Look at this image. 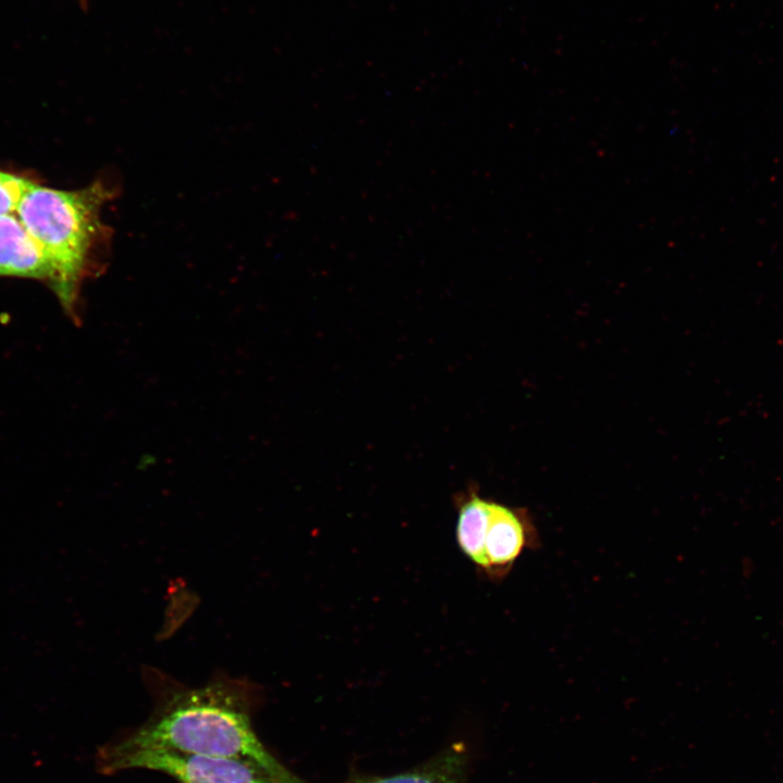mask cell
<instances>
[{"label": "cell", "instance_id": "cell-1", "mask_svg": "<svg viewBox=\"0 0 783 783\" xmlns=\"http://www.w3.org/2000/svg\"><path fill=\"white\" fill-rule=\"evenodd\" d=\"M148 719L100 749H141L224 757L251 762L279 783H303L281 763L252 724L256 694L244 683L216 680L202 687L156 686Z\"/></svg>", "mask_w": 783, "mask_h": 783}, {"label": "cell", "instance_id": "cell-2", "mask_svg": "<svg viewBox=\"0 0 783 783\" xmlns=\"http://www.w3.org/2000/svg\"><path fill=\"white\" fill-rule=\"evenodd\" d=\"M116 192L104 181L76 190L30 182L16 207V216L51 261L58 275L54 294L72 315L82 283L104 268L112 229L101 210Z\"/></svg>", "mask_w": 783, "mask_h": 783}, {"label": "cell", "instance_id": "cell-3", "mask_svg": "<svg viewBox=\"0 0 783 783\" xmlns=\"http://www.w3.org/2000/svg\"><path fill=\"white\" fill-rule=\"evenodd\" d=\"M97 766L104 774L135 769L157 771L176 783H279L248 761L171 750L109 753L99 749Z\"/></svg>", "mask_w": 783, "mask_h": 783}, {"label": "cell", "instance_id": "cell-4", "mask_svg": "<svg viewBox=\"0 0 783 783\" xmlns=\"http://www.w3.org/2000/svg\"><path fill=\"white\" fill-rule=\"evenodd\" d=\"M485 576L500 583L526 549L539 547V534L531 513L521 507L492 501L485 536Z\"/></svg>", "mask_w": 783, "mask_h": 783}, {"label": "cell", "instance_id": "cell-5", "mask_svg": "<svg viewBox=\"0 0 783 783\" xmlns=\"http://www.w3.org/2000/svg\"><path fill=\"white\" fill-rule=\"evenodd\" d=\"M0 276L38 279L53 293L58 288L51 261L15 213L0 215Z\"/></svg>", "mask_w": 783, "mask_h": 783}, {"label": "cell", "instance_id": "cell-6", "mask_svg": "<svg viewBox=\"0 0 783 783\" xmlns=\"http://www.w3.org/2000/svg\"><path fill=\"white\" fill-rule=\"evenodd\" d=\"M492 501L483 498L476 487L455 497L458 546L481 574H485L487 568L484 545Z\"/></svg>", "mask_w": 783, "mask_h": 783}, {"label": "cell", "instance_id": "cell-7", "mask_svg": "<svg viewBox=\"0 0 783 783\" xmlns=\"http://www.w3.org/2000/svg\"><path fill=\"white\" fill-rule=\"evenodd\" d=\"M464 769L463 749L453 746L412 770L387 776H361L347 783H463Z\"/></svg>", "mask_w": 783, "mask_h": 783}, {"label": "cell", "instance_id": "cell-8", "mask_svg": "<svg viewBox=\"0 0 783 783\" xmlns=\"http://www.w3.org/2000/svg\"><path fill=\"white\" fill-rule=\"evenodd\" d=\"M32 181L0 170V215L15 213L25 189Z\"/></svg>", "mask_w": 783, "mask_h": 783}]
</instances>
